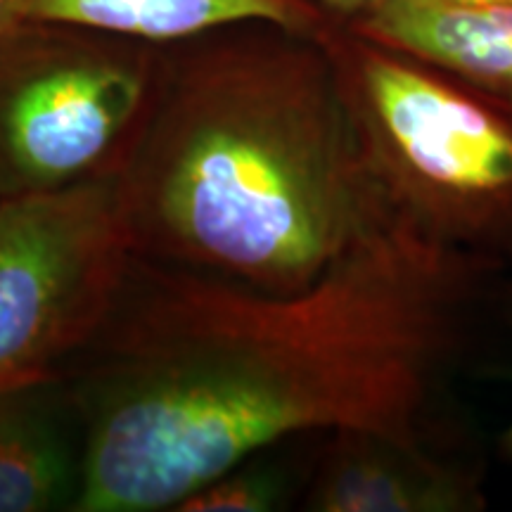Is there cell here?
Instances as JSON below:
<instances>
[{
	"instance_id": "4",
	"label": "cell",
	"mask_w": 512,
	"mask_h": 512,
	"mask_svg": "<svg viewBox=\"0 0 512 512\" xmlns=\"http://www.w3.org/2000/svg\"><path fill=\"white\" fill-rule=\"evenodd\" d=\"M162 46L24 19L0 36V202L119 176Z\"/></svg>"
},
{
	"instance_id": "12",
	"label": "cell",
	"mask_w": 512,
	"mask_h": 512,
	"mask_svg": "<svg viewBox=\"0 0 512 512\" xmlns=\"http://www.w3.org/2000/svg\"><path fill=\"white\" fill-rule=\"evenodd\" d=\"M24 22V0H0V36Z\"/></svg>"
},
{
	"instance_id": "8",
	"label": "cell",
	"mask_w": 512,
	"mask_h": 512,
	"mask_svg": "<svg viewBox=\"0 0 512 512\" xmlns=\"http://www.w3.org/2000/svg\"><path fill=\"white\" fill-rule=\"evenodd\" d=\"M512 107V3L382 0L347 27Z\"/></svg>"
},
{
	"instance_id": "9",
	"label": "cell",
	"mask_w": 512,
	"mask_h": 512,
	"mask_svg": "<svg viewBox=\"0 0 512 512\" xmlns=\"http://www.w3.org/2000/svg\"><path fill=\"white\" fill-rule=\"evenodd\" d=\"M24 19L76 24L155 46L249 22L316 38L335 27L316 0H24Z\"/></svg>"
},
{
	"instance_id": "2",
	"label": "cell",
	"mask_w": 512,
	"mask_h": 512,
	"mask_svg": "<svg viewBox=\"0 0 512 512\" xmlns=\"http://www.w3.org/2000/svg\"><path fill=\"white\" fill-rule=\"evenodd\" d=\"M119 200L140 259L280 294L387 209L323 38L264 22L162 46Z\"/></svg>"
},
{
	"instance_id": "14",
	"label": "cell",
	"mask_w": 512,
	"mask_h": 512,
	"mask_svg": "<svg viewBox=\"0 0 512 512\" xmlns=\"http://www.w3.org/2000/svg\"><path fill=\"white\" fill-rule=\"evenodd\" d=\"M456 3H467V5H503V3H512V0H456Z\"/></svg>"
},
{
	"instance_id": "6",
	"label": "cell",
	"mask_w": 512,
	"mask_h": 512,
	"mask_svg": "<svg viewBox=\"0 0 512 512\" xmlns=\"http://www.w3.org/2000/svg\"><path fill=\"white\" fill-rule=\"evenodd\" d=\"M482 479L430 444L335 432L304 494L313 512H482Z\"/></svg>"
},
{
	"instance_id": "15",
	"label": "cell",
	"mask_w": 512,
	"mask_h": 512,
	"mask_svg": "<svg viewBox=\"0 0 512 512\" xmlns=\"http://www.w3.org/2000/svg\"><path fill=\"white\" fill-rule=\"evenodd\" d=\"M505 299H508V313L512 318V280L508 283V287H505Z\"/></svg>"
},
{
	"instance_id": "10",
	"label": "cell",
	"mask_w": 512,
	"mask_h": 512,
	"mask_svg": "<svg viewBox=\"0 0 512 512\" xmlns=\"http://www.w3.org/2000/svg\"><path fill=\"white\" fill-rule=\"evenodd\" d=\"M273 448L242 460L185 496L174 512H271L292 501V475Z\"/></svg>"
},
{
	"instance_id": "11",
	"label": "cell",
	"mask_w": 512,
	"mask_h": 512,
	"mask_svg": "<svg viewBox=\"0 0 512 512\" xmlns=\"http://www.w3.org/2000/svg\"><path fill=\"white\" fill-rule=\"evenodd\" d=\"M335 27H351L375 10L382 0H316Z\"/></svg>"
},
{
	"instance_id": "3",
	"label": "cell",
	"mask_w": 512,
	"mask_h": 512,
	"mask_svg": "<svg viewBox=\"0 0 512 512\" xmlns=\"http://www.w3.org/2000/svg\"><path fill=\"white\" fill-rule=\"evenodd\" d=\"M370 183L427 238L512 268V107L347 27L323 36Z\"/></svg>"
},
{
	"instance_id": "5",
	"label": "cell",
	"mask_w": 512,
	"mask_h": 512,
	"mask_svg": "<svg viewBox=\"0 0 512 512\" xmlns=\"http://www.w3.org/2000/svg\"><path fill=\"white\" fill-rule=\"evenodd\" d=\"M119 176L0 202V387L60 377L133 264Z\"/></svg>"
},
{
	"instance_id": "13",
	"label": "cell",
	"mask_w": 512,
	"mask_h": 512,
	"mask_svg": "<svg viewBox=\"0 0 512 512\" xmlns=\"http://www.w3.org/2000/svg\"><path fill=\"white\" fill-rule=\"evenodd\" d=\"M498 451H501V456L508 460V463H512V418L508 425H505L501 441H498Z\"/></svg>"
},
{
	"instance_id": "7",
	"label": "cell",
	"mask_w": 512,
	"mask_h": 512,
	"mask_svg": "<svg viewBox=\"0 0 512 512\" xmlns=\"http://www.w3.org/2000/svg\"><path fill=\"white\" fill-rule=\"evenodd\" d=\"M86 430L62 377L0 387V512L72 510Z\"/></svg>"
},
{
	"instance_id": "1",
	"label": "cell",
	"mask_w": 512,
	"mask_h": 512,
	"mask_svg": "<svg viewBox=\"0 0 512 512\" xmlns=\"http://www.w3.org/2000/svg\"><path fill=\"white\" fill-rule=\"evenodd\" d=\"M501 266L384 209L299 292L133 256L64 366L86 430L74 512H174L242 460L311 432L430 444V413Z\"/></svg>"
}]
</instances>
